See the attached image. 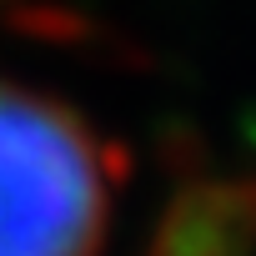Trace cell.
Listing matches in <instances>:
<instances>
[{
    "mask_svg": "<svg viewBox=\"0 0 256 256\" xmlns=\"http://www.w3.org/2000/svg\"><path fill=\"white\" fill-rule=\"evenodd\" d=\"M256 236V196L246 181H191L161 211L146 256H246Z\"/></svg>",
    "mask_w": 256,
    "mask_h": 256,
    "instance_id": "7a4b0ae2",
    "label": "cell"
},
{
    "mask_svg": "<svg viewBox=\"0 0 256 256\" xmlns=\"http://www.w3.org/2000/svg\"><path fill=\"white\" fill-rule=\"evenodd\" d=\"M120 171L70 106L0 86V256H100Z\"/></svg>",
    "mask_w": 256,
    "mask_h": 256,
    "instance_id": "6da1fadb",
    "label": "cell"
}]
</instances>
